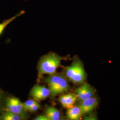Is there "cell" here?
I'll list each match as a JSON object with an SVG mask.
<instances>
[{"instance_id":"obj_12","label":"cell","mask_w":120,"mask_h":120,"mask_svg":"<svg viewBox=\"0 0 120 120\" xmlns=\"http://www.w3.org/2000/svg\"><path fill=\"white\" fill-rule=\"evenodd\" d=\"M25 11L24 10H22L20 12L17 13L16 15L14 16L13 17H11L7 20H5L1 23H0V35L3 33V32L5 28L7 27V26L9 25L11 22H13L15 19H16L17 17H20L22 15H23Z\"/></svg>"},{"instance_id":"obj_17","label":"cell","mask_w":120,"mask_h":120,"mask_svg":"<svg viewBox=\"0 0 120 120\" xmlns=\"http://www.w3.org/2000/svg\"><path fill=\"white\" fill-rule=\"evenodd\" d=\"M1 94V93H0V94Z\"/></svg>"},{"instance_id":"obj_1","label":"cell","mask_w":120,"mask_h":120,"mask_svg":"<svg viewBox=\"0 0 120 120\" xmlns=\"http://www.w3.org/2000/svg\"><path fill=\"white\" fill-rule=\"evenodd\" d=\"M48 85L50 96L53 98L58 95L62 94L70 89L67 78L62 73H55L44 79Z\"/></svg>"},{"instance_id":"obj_14","label":"cell","mask_w":120,"mask_h":120,"mask_svg":"<svg viewBox=\"0 0 120 120\" xmlns=\"http://www.w3.org/2000/svg\"><path fill=\"white\" fill-rule=\"evenodd\" d=\"M41 108V105L37 101L30 108V109L28 110V111L30 112H34L37 111L39 109Z\"/></svg>"},{"instance_id":"obj_11","label":"cell","mask_w":120,"mask_h":120,"mask_svg":"<svg viewBox=\"0 0 120 120\" xmlns=\"http://www.w3.org/2000/svg\"><path fill=\"white\" fill-rule=\"evenodd\" d=\"M24 119L22 116L12 112L5 111L0 115L1 120H22Z\"/></svg>"},{"instance_id":"obj_13","label":"cell","mask_w":120,"mask_h":120,"mask_svg":"<svg viewBox=\"0 0 120 120\" xmlns=\"http://www.w3.org/2000/svg\"><path fill=\"white\" fill-rule=\"evenodd\" d=\"M37 101L35 100V99H30L27 101H26V102L23 103V106L25 108V109L27 110V111H28V110Z\"/></svg>"},{"instance_id":"obj_3","label":"cell","mask_w":120,"mask_h":120,"mask_svg":"<svg viewBox=\"0 0 120 120\" xmlns=\"http://www.w3.org/2000/svg\"><path fill=\"white\" fill-rule=\"evenodd\" d=\"M64 75L75 84H82L86 78V74L81 60L76 58L69 66L64 69Z\"/></svg>"},{"instance_id":"obj_7","label":"cell","mask_w":120,"mask_h":120,"mask_svg":"<svg viewBox=\"0 0 120 120\" xmlns=\"http://www.w3.org/2000/svg\"><path fill=\"white\" fill-rule=\"evenodd\" d=\"M98 104V99L94 96L80 102L78 105L80 108L83 115L93 111L97 107Z\"/></svg>"},{"instance_id":"obj_15","label":"cell","mask_w":120,"mask_h":120,"mask_svg":"<svg viewBox=\"0 0 120 120\" xmlns=\"http://www.w3.org/2000/svg\"><path fill=\"white\" fill-rule=\"evenodd\" d=\"M4 96L2 94H0V111L1 110V109L4 108Z\"/></svg>"},{"instance_id":"obj_8","label":"cell","mask_w":120,"mask_h":120,"mask_svg":"<svg viewBox=\"0 0 120 120\" xmlns=\"http://www.w3.org/2000/svg\"><path fill=\"white\" fill-rule=\"evenodd\" d=\"M58 101L63 107L69 109L74 106L77 98L75 94L70 93L61 95Z\"/></svg>"},{"instance_id":"obj_10","label":"cell","mask_w":120,"mask_h":120,"mask_svg":"<svg viewBox=\"0 0 120 120\" xmlns=\"http://www.w3.org/2000/svg\"><path fill=\"white\" fill-rule=\"evenodd\" d=\"M82 115V111L78 105L68 109L66 112L67 117L70 120H81Z\"/></svg>"},{"instance_id":"obj_16","label":"cell","mask_w":120,"mask_h":120,"mask_svg":"<svg viewBox=\"0 0 120 120\" xmlns=\"http://www.w3.org/2000/svg\"><path fill=\"white\" fill-rule=\"evenodd\" d=\"M34 120H49L47 117L45 115H40L34 118Z\"/></svg>"},{"instance_id":"obj_9","label":"cell","mask_w":120,"mask_h":120,"mask_svg":"<svg viewBox=\"0 0 120 120\" xmlns=\"http://www.w3.org/2000/svg\"><path fill=\"white\" fill-rule=\"evenodd\" d=\"M45 115L49 120H60L63 119L59 110L52 106H49L45 111Z\"/></svg>"},{"instance_id":"obj_6","label":"cell","mask_w":120,"mask_h":120,"mask_svg":"<svg viewBox=\"0 0 120 120\" xmlns=\"http://www.w3.org/2000/svg\"><path fill=\"white\" fill-rule=\"evenodd\" d=\"M31 96L36 101L44 100L50 96L49 88L44 86L36 85L33 87L30 91Z\"/></svg>"},{"instance_id":"obj_2","label":"cell","mask_w":120,"mask_h":120,"mask_svg":"<svg viewBox=\"0 0 120 120\" xmlns=\"http://www.w3.org/2000/svg\"><path fill=\"white\" fill-rule=\"evenodd\" d=\"M62 59V57L53 52H50L42 57L38 64L39 79L41 78L44 74L50 76L56 73Z\"/></svg>"},{"instance_id":"obj_4","label":"cell","mask_w":120,"mask_h":120,"mask_svg":"<svg viewBox=\"0 0 120 120\" xmlns=\"http://www.w3.org/2000/svg\"><path fill=\"white\" fill-rule=\"evenodd\" d=\"M4 107L6 111L17 114L24 119L27 117V110L24 107L23 103L16 98L9 97L5 100Z\"/></svg>"},{"instance_id":"obj_5","label":"cell","mask_w":120,"mask_h":120,"mask_svg":"<svg viewBox=\"0 0 120 120\" xmlns=\"http://www.w3.org/2000/svg\"><path fill=\"white\" fill-rule=\"evenodd\" d=\"M75 94L77 101L79 102L94 96L95 91L94 88L87 83H82L75 89Z\"/></svg>"}]
</instances>
